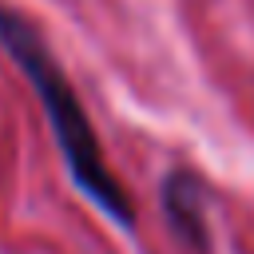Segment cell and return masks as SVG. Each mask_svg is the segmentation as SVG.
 Segmentation results:
<instances>
[{
    "mask_svg": "<svg viewBox=\"0 0 254 254\" xmlns=\"http://www.w3.org/2000/svg\"><path fill=\"white\" fill-rule=\"evenodd\" d=\"M159 206L171 238L190 254H214L210 234V187L194 167H171L159 183Z\"/></svg>",
    "mask_w": 254,
    "mask_h": 254,
    "instance_id": "cell-2",
    "label": "cell"
},
{
    "mask_svg": "<svg viewBox=\"0 0 254 254\" xmlns=\"http://www.w3.org/2000/svg\"><path fill=\"white\" fill-rule=\"evenodd\" d=\"M0 48L8 52V60L16 64V71L28 79L32 95L40 99L44 107V119L52 127V139L64 155V167H67V179L75 183V190L107 218L115 222L119 230H135L139 214H135V202H131V190L115 179V171L107 167L103 159V147H99V135L67 79V71L60 67V60L52 56V48L44 44L40 28L16 12L12 4L0 0Z\"/></svg>",
    "mask_w": 254,
    "mask_h": 254,
    "instance_id": "cell-1",
    "label": "cell"
}]
</instances>
